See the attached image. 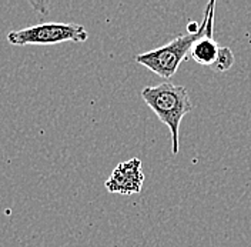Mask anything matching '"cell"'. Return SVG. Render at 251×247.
Segmentation results:
<instances>
[{
  "mask_svg": "<svg viewBox=\"0 0 251 247\" xmlns=\"http://www.w3.org/2000/svg\"><path fill=\"white\" fill-rule=\"evenodd\" d=\"M141 97L170 129L172 135V153H178V130L183 117L193 110V103L184 86L163 82L157 86H149L141 90Z\"/></svg>",
  "mask_w": 251,
  "mask_h": 247,
  "instance_id": "1",
  "label": "cell"
},
{
  "mask_svg": "<svg viewBox=\"0 0 251 247\" xmlns=\"http://www.w3.org/2000/svg\"><path fill=\"white\" fill-rule=\"evenodd\" d=\"M208 15H210V10L205 6L201 29L199 33L178 34L167 45L136 56V62L146 66L147 69H150L153 73L158 75L161 79H166V80L170 79L177 72L181 62L190 59V52H191L193 45L201 36H204V33L207 30V25H208Z\"/></svg>",
  "mask_w": 251,
  "mask_h": 247,
  "instance_id": "2",
  "label": "cell"
},
{
  "mask_svg": "<svg viewBox=\"0 0 251 247\" xmlns=\"http://www.w3.org/2000/svg\"><path fill=\"white\" fill-rule=\"evenodd\" d=\"M89 37L87 30L77 23H42L31 27L10 31L7 34V42L15 46H43V45H57L63 42L81 43Z\"/></svg>",
  "mask_w": 251,
  "mask_h": 247,
  "instance_id": "3",
  "label": "cell"
},
{
  "mask_svg": "<svg viewBox=\"0 0 251 247\" xmlns=\"http://www.w3.org/2000/svg\"><path fill=\"white\" fill-rule=\"evenodd\" d=\"M143 183L144 173L141 169V160L133 157L114 167L109 179L104 182V187L113 194L130 196L140 193Z\"/></svg>",
  "mask_w": 251,
  "mask_h": 247,
  "instance_id": "4",
  "label": "cell"
},
{
  "mask_svg": "<svg viewBox=\"0 0 251 247\" xmlns=\"http://www.w3.org/2000/svg\"><path fill=\"white\" fill-rule=\"evenodd\" d=\"M207 7L210 10L208 15V25H207V30L204 33L194 45L191 47L190 52V59H193L196 63L201 64V66H213L220 52V45L214 40L213 37V27H214V7H216V1L211 0L207 3Z\"/></svg>",
  "mask_w": 251,
  "mask_h": 247,
  "instance_id": "5",
  "label": "cell"
},
{
  "mask_svg": "<svg viewBox=\"0 0 251 247\" xmlns=\"http://www.w3.org/2000/svg\"><path fill=\"white\" fill-rule=\"evenodd\" d=\"M234 64V53L230 47L221 46L220 47L219 56L216 59L214 64L211 66L213 70L216 72H227L228 69H231V66Z\"/></svg>",
  "mask_w": 251,
  "mask_h": 247,
  "instance_id": "6",
  "label": "cell"
},
{
  "mask_svg": "<svg viewBox=\"0 0 251 247\" xmlns=\"http://www.w3.org/2000/svg\"><path fill=\"white\" fill-rule=\"evenodd\" d=\"M201 29V23H197V22H194V20H190L187 25V33H191V34H196V33H199Z\"/></svg>",
  "mask_w": 251,
  "mask_h": 247,
  "instance_id": "7",
  "label": "cell"
},
{
  "mask_svg": "<svg viewBox=\"0 0 251 247\" xmlns=\"http://www.w3.org/2000/svg\"><path fill=\"white\" fill-rule=\"evenodd\" d=\"M31 6L36 9V10H40V13H47V7H46V3H43V1H37V3H33L31 1Z\"/></svg>",
  "mask_w": 251,
  "mask_h": 247,
  "instance_id": "8",
  "label": "cell"
}]
</instances>
